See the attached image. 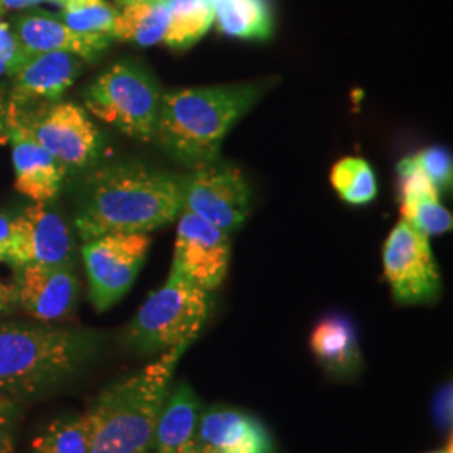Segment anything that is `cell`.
<instances>
[{
	"label": "cell",
	"instance_id": "cell-15",
	"mask_svg": "<svg viewBox=\"0 0 453 453\" xmlns=\"http://www.w3.org/2000/svg\"><path fill=\"white\" fill-rule=\"evenodd\" d=\"M5 138L12 146V163L16 172L17 192L27 195L34 202L48 203L54 200L63 185L65 170L33 136L12 108L5 111Z\"/></svg>",
	"mask_w": 453,
	"mask_h": 453
},
{
	"label": "cell",
	"instance_id": "cell-29",
	"mask_svg": "<svg viewBox=\"0 0 453 453\" xmlns=\"http://www.w3.org/2000/svg\"><path fill=\"white\" fill-rule=\"evenodd\" d=\"M33 54L20 44L12 26L0 22V78L14 76L17 69L24 65Z\"/></svg>",
	"mask_w": 453,
	"mask_h": 453
},
{
	"label": "cell",
	"instance_id": "cell-18",
	"mask_svg": "<svg viewBox=\"0 0 453 453\" xmlns=\"http://www.w3.org/2000/svg\"><path fill=\"white\" fill-rule=\"evenodd\" d=\"M311 351L324 372L336 380H353L363 372L357 327L342 314L326 316L311 333Z\"/></svg>",
	"mask_w": 453,
	"mask_h": 453
},
{
	"label": "cell",
	"instance_id": "cell-28",
	"mask_svg": "<svg viewBox=\"0 0 453 453\" xmlns=\"http://www.w3.org/2000/svg\"><path fill=\"white\" fill-rule=\"evenodd\" d=\"M415 162L437 185L438 190H449L452 187V155L443 146H428L413 155Z\"/></svg>",
	"mask_w": 453,
	"mask_h": 453
},
{
	"label": "cell",
	"instance_id": "cell-13",
	"mask_svg": "<svg viewBox=\"0 0 453 453\" xmlns=\"http://www.w3.org/2000/svg\"><path fill=\"white\" fill-rule=\"evenodd\" d=\"M76 245L65 219L35 202L14 219L11 267L26 264H74Z\"/></svg>",
	"mask_w": 453,
	"mask_h": 453
},
{
	"label": "cell",
	"instance_id": "cell-9",
	"mask_svg": "<svg viewBox=\"0 0 453 453\" xmlns=\"http://www.w3.org/2000/svg\"><path fill=\"white\" fill-rule=\"evenodd\" d=\"M383 267L400 304H432L441 294V277L428 237L403 219L387 239Z\"/></svg>",
	"mask_w": 453,
	"mask_h": 453
},
{
	"label": "cell",
	"instance_id": "cell-14",
	"mask_svg": "<svg viewBox=\"0 0 453 453\" xmlns=\"http://www.w3.org/2000/svg\"><path fill=\"white\" fill-rule=\"evenodd\" d=\"M196 453H277L269 428L237 408L211 406L198 423Z\"/></svg>",
	"mask_w": 453,
	"mask_h": 453
},
{
	"label": "cell",
	"instance_id": "cell-1",
	"mask_svg": "<svg viewBox=\"0 0 453 453\" xmlns=\"http://www.w3.org/2000/svg\"><path fill=\"white\" fill-rule=\"evenodd\" d=\"M183 211V177L143 163H114L91 173L74 226L82 242L108 234H148Z\"/></svg>",
	"mask_w": 453,
	"mask_h": 453
},
{
	"label": "cell",
	"instance_id": "cell-30",
	"mask_svg": "<svg viewBox=\"0 0 453 453\" xmlns=\"http://www.w3.org/2000/svg\"><path fill=\"white\" fill-rule=\"evenodd\" d=\"M20 411V402L0 395V453H14Z\"/></svg>",
	"mask_w": 453,
	"mask_h": 453
},
{
	"label": "cell",
	"instance_id": "cell-3",
	"mask_svg": "<svg viewBox=\"0 0 453 453\" xmlns=\"http://www.w3.org/2000/svg\"><path fill=\"white\" fill-rule=\"evenodd\" d=\"M264 89L262 82H239L166 91L153 142L192 168L215 162L226 133L252 110Z\"/></svg>",
	"mask_w": 453,
	"mask_h": 453
},
{
	"label": "cell",
	"instance_id": "cell-19",
	"mask_svg": "<svg viewBox=\"0 0 453 453\" xmlns=\"http://www.w3.org/2000/svg\"><path fill=\"white\" fill-rule=\"evenodd\" d=\"M203 410L192 387H172L155 428L151 453H196L195 441Z\"/></svg>",
	"mask_w": 453,
	"mask_h": 453
},
{
	"label": "cell",
	"instance_id": "cell-2",
	"mask_svg": "<svg viewBox=\"0 0 453 453\" xmlns=\"http://www.w3.org/2000/svg\"><path fill=\"white\" fill-rule=\"evenodd\" d=\"M104 348V334L80 326L0 323V395L35 400L80 378Z\"/></svg>",
	"mask_w": 453,
	"mask_h": 453
},
{
	"label": "cell",
	"instance_id": "cell-7",
	"mask_svg": "<svg viewBox=\"0 0 453 453\" xmlns=\"http://www.w3.org/2000/svg\"><path fill=\"white\" fill-rule=\"evenodd\" d=\"M9 106V104H7ZM20 123L65 172L96 162L103 138L81 106L74 103H44L34 111L14 108Z\"/></svg>",
	"mask_w": 453,
	"mask_h": 453
},
{
	"label": "cell",
	"instance_id": "cell-6",
	"mask_svg": "<svg viewBox=\"0 0 453 453\" xmlns=\"http://www.w3.org/2000/svg\"><path fill=\"white\" fill-rule=\"evenodd\" d=\"M162 95L145 65L123 59L88 86L84 104L89 113L116 130L142 142H153Z\"/></svg>",
	"mask_w": 453,
	"mask_h": 453
},
{
	"label": "cell",
	"instance_id": "cell-8",
	"mask_svg": "<svg viewBox=\"0 0 453 453\" xmlns=\"http://www.w3.org/2000/svg\"><path fill=\"white\" fill-rule=\"evenodd\" d=\"M150 245L148 234H108L84 242L81 254L93 308L103 312L127 296Z\"/></svg>",
	"mask_w": 453,
	"mask_h": 453
},
{
	"label": "cell",
	"instance_id": "cell-39",
	"mask_svg": "<svg viewBox=\"0 0 453 453\" xmlns=\"http://www.w3.org/2000/svg\"><path fill=\"white\" fill-rule=\"evenodd\" d=\"M0 11H2V4H0Z\"/></svg>",
	"mask_w": 453,
	"mask_h": 453
},
{
	"label": "cell",
	"instance_id": "cell-17",
	"mask_svg": "<svg viewBox=\"0 0 453 453\" xmlns=\"http://www.w3.org/2000/svg\"><path fill=\"white\" fill-rule=\"evenodd\" d=\"M11 26L20 44L31 54L61 50L76 54L88 63L96 61L113 41V37L108 35L76 33L59 17L44 11L20 14Z\"/></svg>",
	"mask_w": 453,
	"mask_h": 453
},
{
	"label": "cell",
	"instance_id": "cell-22",
	"mask_svg": "<svg viewBox=\"0 0 453 453\" xmlns=\"http://www.w3.org/2000/svg\"><path fill=\"white\" fill-rule=\"evenodd\" d=\"M168 29L163 44L173 50L195 46L213 24V7L211 0H166Z\"/></svg>",
	"mask_w": 453,
	"mask_h": 453
},
{
	"label": "cell",
	"instance_id": "cell-35",
	"mask_svg": "<svg viewBox=\"0 0 453 453\" xmlns=\"http://www.w3.org/2000/svg\"><path fill=\"white\" fill-rule=\"evenodd\" d=\"M0 134H5V113L0 111Z\"/></svg>",
	"mask_w": 453,
	"mask_h": 453
},
{
	"label": "cell",
	"instance_id": "cell-32",
	"mask_svg": "<svg viewBox=\"0 0 453 453\" xmlns=\"http://www.w3.org/2000/svg\"><path fill=\"white\" fill-rule=\"evenodd\" d=\"M14 250V219L0 213V262L11 264Z\"/></svg>",
	"mask_w": 453,
	"mask_h": 453
},
{
	"label": "cell",
	"instance_id": "cell-33",
	"mask_svg": "<svg viewBox=\"0 0 453 453\" xmlns=\"http://www.w3.org/2000/svg\"><path fill=\"white\" fill-rule=\"evenodd\" d=\"M19 308L17 303V292L14 284H4L0 282V316L11 314Z\"/></svg>",
	"mask_w": 453,
	"mask_h": 453
},
{
	"label": "cell",
	"instance_id": "cell-16",
	"mask_svg": "<svg viewBox=\"0 0 453 453\" xmlns=\"http://www.w3.org/2000/svg\"><path fill=\"white\" fill-rule=\"evenodd\" d=\"M84 59L71 52H41L33 54L11 76L9 106L24 108L34 101H58L67 88L78 80Z\"/></svg>",
	"mask_w": 453,
	"mask_h": 453
},
{
	"label": "cell",
	"instance_id": "cell-36",
	"mask_svg": "<svg viewBox=\"0 0 453 453\" xmlns=\"http://www.w3.org/2000/svg\"><path fill=\"white\" fill-rule=\"evenodd\" d=\"M426 453H453L452 441H449V445H447V447H445V449H441V450H435V452H426Z\"/></svg>",
	"mask_w": 453,
	"mask_h": 453
},
{
	"label": "cell",
	"instance_id": "cell-27",
	"mask_svg": "<svg viewBox=\"0 0 453 453\" xmlns=\"http://www.w3.org/2000/svg\"><path fill=\"white\" fill-rule=\"evenodd\" d=\"M400 179V198L413 200V198H438L440 190L432 179L423 172L413 157H406L396 166Z\"/></svg>",
	"mask_w": 453,
	"mask_h": 453
},
{
	"label": "cell",
	"instance_id": "cell-10",
	"mask_svg": "<svg viewBox=\"0 0 453 453\" xmlns=\"http://www.w3.org/2000/svg\"><path fill=\"white\" fill-rule=\"evenodd\" d=\"M183 211L232 235L250 211L249 185L232 165H200L183 177Z\"/></svg>",
	"mask_w": 453,
	"mask_h": 453
},
{
	"label": "cell",
	"instance_id": "cell-12",
	"mask_svg": "<svg viewBox=\"0 0 453 453\" xmlns=\"http://www.w3.org/2000/svg\"><path fill=\"white\" fill-rule=\"evenodd\" d=\"M14 269L19 308L42 323L69 318L80 301V279L74 264H26Z\"/></svg>",
	"mask_w": 453,
	"mask_h": 453
},
{
	"label": "cell",
	"instance_id": "cell-34",
	"mask_svg": "<svg viewBox=\"0 0 453 453\" xmlns=\"http://www.w3.org/2000/svg\"><path fill=\"white\" fill-rule=\"evenodd\" d=\"M42 2H52V0H0L2 7L5 9H17V11H22V9H31L35 7Z\"/></svg>",
	"mask_w": 453,
	"mask_h": 453
},
{
	"label": "cell",
	"instance_id": "cell-11",
	"mask_svg": "<svg viewBox=\"0 0 453 453\" xmlns=\"http://www.w3.org/2000/svg\"><path fill=\"white\" fill-rule=\"evenodd\" d=\"M230 262V235L192 211H181L170 275L203 291L219 289Z\"/></svg>",
	"mask_w": 453,
	"mask_h": 453
},
{
	"label": "cell",
	"instance_id": "cell-5",
	"mask_svg": "<svg viewBox=\"0 0 453 453\" xmlns=\"http://www.w3.org/2000/svg\"><path fill=\"white\" fill-rule=\"evenodd\" d=\"M211 306V292L168 275L165 286L146 297L125 329V344L143 357L162 355L180 344L192 346Z\"/></svg>",
	"mask_w": 453,
	"mask_h": 453
},
{
	"label": "cell",
	"instance_id": "cell-31",
	"mask_svg": "<svg viewBox=\"0 0 453 453\" xmlns=\"http://www.w3.org/2000/svg\"><path fill=\"white\" fill-rule=\"evenodd\" d=\"M432 417L437 423L438 428L443 434L450 435L453 420V388L450 381L437 389L432 402Z\"/></svg>",
	"mask_w": 453,
	"mask_h": 453
},
{
	"label": "cell",
	"instance_id": "cell-25",
	"mask_svg": "<svg viewBox=\"0 0 453 453\" xmlns=\"http://www.w3.org/2000/svg\"><path fill=\"white\" fill-rule=\"evenodd\" d=\"M61 7V14L58 17L69 29L113 37L118 11L106 0H67Z\"/></svg>",
	"mask_w": 453,
	"mask_h": 453
},
{
	"label": "cell",
	"instance_id": "cell-4",
	"mask_svg": "<svg viewBox=\"0 0 453 453\" xmlns=\"http://www.w3.org/2000/svg\"><path fill=\"white\" fill-rule=\"evenodd\" d=\"M188 348L180 344L165 351L142 372L116 380L97 395L82 413L91 453H151L175 368Z\"/></svg>",
	"mask_w": 453,
	"mask_h": 453
},
{
	"label": "cell",
	"instance_id": "cell-20",
	"mask_svg": "<svg viewBox=\"0 0 453 453\" xmlns=\"http://www.w3.org/2000/svg\"><path fill=\"white\" fill-rule=\"evenodd\" d=\"M213 22L228 37L267 41L274 31V19L267 0H211Z\"/></svg>",
	"mask_w": 453,
	"mask_h": 453
},
{
	"label": "cell",
	"instance_id": "cell-38",
	"mask_svg": "<svg viewBox=\"0 0 453 453\" xmlns=\"http://www.w3.org/2000/svg\"><path fill=\"white\" fill-rule=\"evenodd\" d=\"M52 2H54V4H58V5H65L67 0H52Z\"/></svg>",
	"mask_w": 453,
	"mask_h": 453
},
{
	"label": "cell",
	"instance_id": "cell-23",
	"mask_svg": "<svg viewBox=\"0 0 453 453\" xmlns=\"http://www.w3.org/2000/svg\"><path fill=\"white\" fill-rule=\"evenodd\" d=\"M331 183L341 198L351 205L370 203L378 195V181L372 165L363 160L348 157L333 166Z\"/></svg>",
	"mask_w": 453,
	"mask_h": 453
},
{
	"label": "cell",
	"instance_id": "cell-37",
	"mask_svg": "<svg viewBox=\"0 0 453 453\" xmlns=\"http://www.w3.org/2000/svg\"><path fill=\"white\" fill-rule=\"evenodd\" d=\"M119 5H127V4H131V2H138V0H116Z\"/></svg>",
	"mask_w": 453,
	"mask_h": 453
},
{
	"label": "cell",
	"instance_id": "cell-26",
	"mask_svg": "<svg viewBox=\"0 0 453 453\" xmlns=\"http://www.w3.org/2000/svg\"><path fill=\"white\" fill-rule=\"evenodd\" d=\"M402 219L428 239L452 230V213L438 202V198L403 200Z\"/></svg>",
	"mask_w": 453,
	"mask_h": 453
},
{
	"label": "cell",
	"instance_id": "cell-21",
	"mask_svg": "<svg viewBox=\"0 0 453 453\" xmlns=\"http://www.w3.org/2000/svg\"><path fill=\"white\" fill-rule=\"evenodd\" d=\"M166 0H138L118 11L114 39L133 42L140 48L162 44L168 29Z\"/></svg>",
	"mask_w": 453,
	"mask_h": 453
},
{
	"label": "cell",
	"instance_id": "cell-24",
	"mask_svg": "<svg viewBox=\"0 0 453 453\" xmlns=\"http://www.w3.org/2000/svg\"><path fill=\"white\" fill-rule=\"evenodd\" d=\"M31 453H91L84 415H63L34 440Z\"/></svg>",
	"mask_w": 453,
	"mask_h": 453
}]
</instances>
